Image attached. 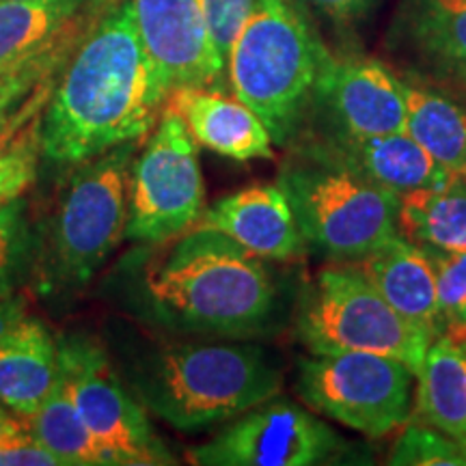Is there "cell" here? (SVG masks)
<instances>
[{"instance_id":"cell-4","label":"cell","mask_w":466,"mask_h":466,"mask_svg":"<svg viewBox=\"0 0 466 466\" xmlns=\"http://www.w3.org/2000/svg\"><path fill=\"white\" fill-rule=\"evenodd\" d=\"M329 50L289 0H259L227 56L233 96L264 121L272 143L291 147L305 130Z\"/></svg>"},{"instance_id":"cell-23","label":"cell","mask_w":466,"mask_h":466,"mask_svg":"<svg viewBox=\"0 0 466 466\" xmlns=\"http://www.w3.org/2000/svg\"><path fill=\"white\" fill-rule=\"evenodd\" d=\"M404 132L451 175L466 171V108L445 93L404 83Z\"/></svg>"},{"instance_id":"cell-34","label":"cell","mask_w":466,"mask_h":466,"mask_svg":"<svg viewBox=\"0 0 466 466\" xmlns=\"http://www.w3.org/2000/svg\"><path fill=\"white\" fill-rule=\"evenodd\" d=\"M26 318L25 300L17 299L14 294L0 296V341L7 337V333L15 324H20Z\"/></svg>"},{"instance_id":"cell-13","label":"cell","mask_w":466,"mask_h":466,"mask_svg":"<svg viewBox=\"0 0 466 466\" xmlns=\"http://www.w3.org/2000/svg\"><path fill=\"white\" fill-rule=\"evenodd\" d=\"M145 50L165 89H220L227 72L201 0H132Z\"/></svg>"},{"instance_id":"cell-24","label":"cell","mask_w":466,"mask_h":466,"mask_svg":"<svg viewBox=\"0 0 466 466\" xmlns=\"http://www.w3.org/2000/svg\"><path fill=\"white\" fill-rule=\"evenodd\" d=\"M86 0H0V67L55 42L80 20Z\"/></svg>"},{"instance_id":"cell-25","label":"cell","mask_w":466,"mask_h":466,"mask_svg":"<svg viewBox=\"0 0 466 466\" xmlns=\"http://www.w3.org/2000/svg\"><path fill=\"white\" fill-rule=\"evenodd\" d=\"M26 421L35 441L55 453L63 466H115L110 453L80 417L63 380H58L50 398Z\"/></svg>"},{"instance_id":"cell-28","label":"cell","mask_w":466,"mask_h":466,"mask_svg":"<svg viewBox=\"0 0 466 466\" xmlns=\"http://www.w3.org/2000/svg\"><path fill=\"white\" fill-rule=\"evenodd\" d=\"M39 119L28 126L14 143L0 149V212L20 199L31 188L42 158V138H39Z\"/></svg>"},{"instance_id":"cell-6","label":"cell","mask_w":466,"mask_h":466,"mask_svg":"<svg viewBox=\"0 0 466 466\" xmlns=\"http://www.w3.org/2000/svg\"><path fill=\"white\" fill-rule=\"evenodd\" d=\"M307 248L357 264L398 236L400 195L346 167L294 149L279 173Z\"/></svg>"},{"instance_id":"cell-20","label":"cell","mask_w":466,"mask_h":466,"mask_svg":"<svg viewBox=\"0 0 466 466\" xmlns=\"http://www.w3.org/2000/svg\"><path fill=\"white\" fill-rule=\"evenodd\" d=\"M80 37V20L58 35L55 42L44 46L0 72V149L14 143L22 132L44 113L52 89L55 72L66 52L74 48Z\"/></svg>"},{"instance_id":"cell-8","label":"cell","mask_w":466,"mask_h":466,"mask_svg":"<svg viewBox=\"0 0 466 466\" xmlns=\"http://www.w3.org/2000/svg\"><path fill=\"white\" fill-rule=\"evenodd\" d=\"M203 201L199 143L182 116L162 108L154 134L130 168L126 238L147 247L171 242L195 225Z\"/></svg>"},{"instance_id":"cell-26","label":"cell","mask_w":466,"mask_h":466,"mask_svg":"<svg viewBox=\"0 0 466 466\" xmlns=\"http://www.w3.org/2000/svg\"><path fill=\"white\" fill-rule=\"evenodd\" d=\"M436 272L442 335L466 341V250L423 248Z\"/></svg>"},{"instance_id":"cell-22","label":"cell","mask_w":466,"mask_h":466,"mask_svg":"<svg viewBox=\"0 0 466 466\" xmlns=\"http://www.w3.org/2000/svg\"><path fill=\"white\" fill-rule=\"evenodd\" d=\"M398 231L421 248L466 250V179L453 175L442 186L400 197Z\"/></svg>"},{"instance_id":"cell-9","label":"cell","mask_w":466,"mask_h":466,"mask_svg":"<svg viewBox=\"0 0 466 466\" xmlns=\"http://www.w3.org/2000/svg\"><path fill=\"white\" fill-rule=\"evenodd\" d=\"M412 380L410 367L384 354H313L300 359L296 391L319 415L384 439L412 415Z\"/></svg>"},{"instance_id":"cell-5","label":"cell","mask_w":466,"mask_h":466,"mask_svg":"<svg viewBox=\"0 0 466 466\" xmlns=\"http://www.w3.org/2000/svg\"><path fill=\"white\" fill-rule=\"evenodd\" d=\"M138 143L74 165L44 231L37 261L42 294L83 288L126 238L127 184Z\"/></svg>"},{"instance_id":"cell-15","label":"cell","mask_w":466,"mask_h":466,"mask_svg":"<svg viewBox=\"0 0 466 466\" xmlns=\"http://www.w3.org/2000/svg\"><path fill=\"white\" fill-rule=\"evenodd\" d=\"M190 229L225 233L261 259L285 261L307 250L294 209L279 184L231 192L203 209Z\"/></svg>"},{"instance_id":"cell-2","label":"cell","mask_w":466,"mask_h":466,"mask_svg":"<svg viewBox=\"0 0 466 466\" xmlns=\"http://www.w3.org/2000/svg\"><path fill=\"white\" fill-rule=\"evenodd\" d=\"M127 285L137 313L171 333L240 339L281 318V289L264 259L218 231L182 233L138 261Z\"/></svg>"},{"instance_id":"cell-7","label":"cell","mask_w":466,"mask_h":466,"mask_svg":"<svg viewBox=\"0 0 466 466\" xmlns=\"http://www.w3.org/2000/svg\"><path fill=\"white\" fill-rule=\"evenodd\" d=\"M294 324L311 354H384L400 359L415 376L434 341L432 335L400 316L359 268L319 272L302 294Z\"/></svg>"},{"instance_id":"cell-21","label":"cell","mask_w":466,"mask_h":466,"mask_svg":"<svg viewBox=\"0 0 466 466\" xmlns=\"http://www.w3.org/2000/svg\"><path fill=\"white\" fill-rule=\"evenodd\" d=\"M417 421L451 436L466 450V341L441 335L417 371Z\"/></svg>"},{"instance_id":"cell-36","label":"cell","mask_w":466,"mask_h":466,"mask_svg":"<svg viewBox=\"0 0 466 466\" xmlns=\"http://www.w3.org/2000/svg\"><path fill=\"white\" fill-rule=\"evenodd\" d=\"M7 67H9V66H7ZM3 69H5V67H0V72H3Z\"/></svg>"},{"instance_id":"cell-35","label":"cell","mask_w":466,"mask_h":466,"mask_svg":"<svg viewBox=\"0 0 466 466\" xmlns=\"http://www.w3.org/2000/svg\"><path fill=\"white\" fill-rule=\"evenodd\" d=\"M462 177H464V179H466V171H464V173H462Z\"/></svg>"},{"instance_id":"cell-33","label":"cell","mask_w":466,"mask_h":466,"mask_svg":"<svg viewBox=\"0 0 466 466\" xmlns=\"http://www.w3.org/2000/svg\"><path fill=\"white\" fill-rule=\"evenodd\" d=\"M31 439H35V436L31 428H28L26 419L17 417L7 406L0 404V447L20 445V442H26Z\"/></svg>"},{"instance_id":"cell-29","label":"cell","mask_w":466,"mask_h":466,"mask_svg":"<svg viewBox=\"0 0 466 466\" xmlns=\"http://www.w3.org/2000/svg\"><path fill=\"white\" fill-rule=\"evenodd\" d=\"M201 3L212 42L227 66L231 46L236 42L238 33L242 31L244 22L259 5V0H201Z\"/></svg>"},{"instance_id":"cell-27","label":"cell","mask_w":466,"mask_h":466,"mask_svg":"<svg viewBox=\"0 0 466 466\" xmlns=\"http://www.w3.org/2000/svg\"><path fill=\"white\" fill-rule=\"evenodd\" d=\"M387 462L398 466H466V450L451 436L417 421L406 425Z\"/></svg>"},{"instance_id":"cell-14","label":"cell","mask_w":466,"mask_h":466,"mask_svg":"<svg viewBox=\"0 0 466 466\" xmlns=\"http://www.w3.org/2000/svg\"><path fill=\"white\" fill-rule=\"evenodd\" d=\"M291 147L346 167L400 197L442 186L453 177L406 132L376 137H305Z\"/></svg>"},{"instance_id":"cell-31","label":"cell","mask_w":466,"mask_h":466,"mask_svg":"<svg viewBox=\"0 0 466 466\" xmlns=\"http://www.w3.org/2000/svg\"><path fill=\"white\" fill-rule=\"evenodd\" d=\"M0 466H63L55 453L35 439L20 445L0 447Z\"/></svg>"},{"instance_id":"cell-11","label":"cell","mask_w":466,"mask_h":466,"mask_svg":"<svg viewBox=\"0 0 466 466\" xmlns=\"http://www.w3.org/2000/svg\"><path fill=\"white\" fill-rule=\"evenodd\" d=\"M343 439L307 408L272 398L250 408L203 445L188 462L199 466H316L343 456Z\"/></svg>"},{"instance_id":"cell-10","label":"cell","mask_w":466,"mask_h":466,"mask_svg":"<svg viewBox=\"0 0 466 466\" xmlns=\"http://www.w3.org/2000/svg\"><path fill=\"white\" fill-rule=\"evenodd\" d=\"M58 360L63 387L115 466L177 464L151 428L147 408L126 387L93 337H61Z\"/></svg>"},{"instance_id":"cell-3","label":"cell","mask_w":466,"mask_h":466,"mask_svg":"<svg viewBox=\"0 0 466 466\" xmlns=\"http://www.w3.org/2000/svg\"><path fill=\"white\" fill-rule=\"evenodd\" d=\"M127 384L162 421L201 432L277 398L283 371L253 343H167L132 360Z\"/></svg>"},{"instance_id":"cell-1","label":"cell","mask_w":466,"mask_h":466,"mask_svg":"<svg viewBox=\"0 0 466 466\" xmlns=\"http://www.w3.org/2000/svg\"><path fill=\"white\" fill-rule=\"evenodd\" d=\"M168 91L138 33L132 0H115L76 46L39 119L42 158L80 165L158 124Z\"/></svg>"},{"instance_id":"cell-16","label":"cell","mask_w":466,"mask_h":466,"mask_svg":"<svg viewBox=\"0 0 466 466\" xmlns=\"http://www.w3.org/2000/svg\"><path fill=\"white\" fill-rule=\"evenodd\" d=\"M165 108L182 116L192 138L214 154L238 162L275 158V143L264 121L236 96L206 86H184L168 93Z\"/></svg>"},{"instance_id":"cell-18","label":"cell","mask_w":466,"mask_h":466,"mask_svg":"<svg viewBox=\"0 0 466 466\" xmlns=\"http://www.w3.org/2000/svg\"><path fill=\"white\" fill-rule=\"evenodd\" d=\"M359 264L360 275L400 316L425 333L442 335L436 294V272L428 253L401 233L371 250Z\"/></svg>"},{"instance_id":"cell-17","label":"cell","mask_w":466,"mask_h":466,"mask_svg":"<svg viewBox=\"0 0 466 466\" xmlns=\"http://www.w3.org/2000/svg\"><path fill=\"white\" fill-rule=\"evenodd\" d=\"M391 42L466 96V0H404Z\"/></svg>"},{"instance_id":"cell-19","label":"cell","mask_w":466,"mask_h":466,"mask_svg":"<svg viewBox=\"0 0 466 466\" xmlns=\"http://www.w3.org/2000/svg\"><path fill=\"white\" fill-rule=\"evenodd\" d=\"M61 380L58 339L44 322L25 318L0 341V404L33 417Z\"/></svg>"},{"instance_id":"cell-32","label":"cell","mask_w":466,"mask_h":466,"mask_svg":"<svg viewBox=\"0 0 466 466\" xmlns=\"http://www.w3.org/2000/svg\"><path fill=\"white\" fill-rule=\"evenodd\" d=\"M300 3L329 17V20L348 25V22L360 20L370 14L376 0H300Z\"/></svg>"},{"instance_id":"cell-30","label":"cell","mask_w":466,"mask_h":466,"mask_svg":"<svg viewBox=\"0 0 466 466\" xmlns=\"http://www.w3.org/2000/svg\"><path fill=\"white\" fill-rule=\"evenodd\" d=\"M25 247V217L20 199L0 212V296L11 294L15 259Z\"/></svg>"},{"instance_id":"cell-12","label":"cell","mask_w":466,"mask_h":466,"mask_svg":"<svg viewBox=\"0 0 466 466\" xmlns=\"http://www.w3.org/2000/svg\"><path fill=\"white\" fill-rule=\"evenodd\" d=\"M404 127V80L374 58L329 56L300 138L376 137Z\"/></svg>"}]
</instances>
